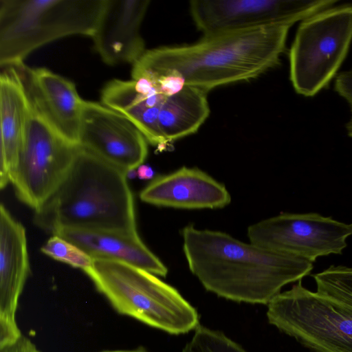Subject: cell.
<instances>
[{"label": "cell", "instance_id": "obj_9", "mask_svg": "<svg viewBox=\"0 0 352 352\" xmlns=\"http://www.w3.org/2000/svg\"><path fill=\"white\" fill-rule=\"evenodd\" d=\"M351 235L352 223L315 212L283 213L248 229L250 242L311 263L318 257L342 254Z\"/></svg>", "mask_w": 352, "mask_h": 352}, {"label": "cell", "instance_id": "obj_18", "mask_svg": "<svg viewBox=\"0 0 352 352\" xmlns=\"http://www.w3.org/2000/svg\"><path fill=\"white\" fill-rule=\"evenodd\" d=\"M100 98L101 103L129 119L148 143L160 150L169 145L159 126L160 111L166 97L142 93L133 79H113L105 84Z\"/></svg>", "mask_w": 352, "mask_h": 352}, {"label": "cell", "instance_id": "obj_8", "mask_svg": "<svg viewBox=\"0 0 352 352\" xmlns=\"http://www.w3.org/2000/svg\"><path fill=\"white\" fill-rule=\"evenodd\" d=\"M78 149V145L55 131L30 101L24 143L12 181L19 200L38 210L65 177Z\"/></svg>", "mask_w": 352, "mask_h": 352}, {"label": "cell", "instance_id": "obj_17", "mask_svg": "<svg viewBox=\"0 0 352 352\" xmlns=\"http://www.w3.org/2000/svg\"><path fill=\"white\" fill-rule=\"evenodd\" d=\"M87 253L93 259H107L128 264L166 276V266L144 243L138 233L60 229L53 233Z\"/></svg>", "mask_w": 352, "mask_h": 352}, {"label": "cell", "instance_id": "obj_3", "mask_svg": "<svg viewBox=\"0 0 352 352\" xmlns=\"http://www.w3.org/2000/svg\"><path fill=\"white\" fill-rule=\"evenodd\" d=\"M126 173L78 146L65 177L35 211L34 222L60 229L136 233L134 202Z\"/></svg>", "mask_w": 352, "mask_h": 352}, {"label": "cell", "instance_id": "obj_22", "mask_svg": "<svg viewBox=\"0 0 352 352\" xmlns=\"http://www.w3.org/2000/svg\"><path fill=\"white\" fill-rule=\"evenodd\" d=\"M182 352H246L219 331L198 326Z\"/></svg>", "mask_w": 352, "mask_h": 352}, {"label": "cell", "instance_id": "obj_14", "mask_svg": "<svg viewBox=\"0 0 352 352\" xmlns=\"http://www.w3.org/2000/svg\"><path fill=\"white\" fill-rule=\"evenodd\" d=\"M15 67L36 111L64 138L78 145L84 100L75 84L47 68H30L24 64Z\"/></svg>", "mask_w": 352, "mask_h": 352}, {"label": "cell", "instance_id": "obj_12", "mask_svg": "<svg viewBox=\"0 0 352 352\" xmlns=\"http://www.w3.org/2000/svg\"><path fill=\"white\" fill-rule=\"evenodd\" d=\"M30 272L25 228L7 208L0 206V347L14 342L22 333L16 314Z\"/></svg>", "mask_w": 352, "mask_h": 352}, {"label": "cell", "instance_id": "obj_7", "mask_svg": "<svg viewBox=\"0 0 352 352\" xmlns=\"http://www.w3.org/2000/svg\"><path fill=\"white\" fill-rule=\"evenodd\" d=\"M269 322L313 352H352V309L301 280L268 304Z\"/></svg>", "mask_w": 352, "mask_h": 352}, {"label": "cell", "instance_id": "obj_5", "mask_svg": "<svg viewBox=\"0 0 352 352\" xmlns=\"http://www.w3.org/2000/svg\"><path fill=\"white\" fill-rule=\"evenodd\" d=\"M104 0H0V66L70 35L92 36Z\"/></svg>", "mask_w": 352, "mask_h": 352}, {"label": "cell", "instance_id": "obj_25", "mask_svg": "<svg viewBox=\"0 0 352 352\" xmlns=\"http://www.w3.org/2000/svg\"><path fill=\"white\" fill-rule=\"evenodd\" d=\"M137 175L140 179H153L154 171L153 168L146 164H142L137 168Z\"/></svg>", "mask_w": 352, "mask_h": 352}, {"label": "cell", "instance_id": "obj_19", "mask_svg": "<svg viewBox=\"0 0 352 352\" xmlns=\"http://www.w3.org/2000/svg\"><path fill=\"white\" fill-rule=\"evenodd\" d=\"M206 93L186 85L180 92L166 98L160 111L159 126L169 144L195 133L205 122L210 113Z\"/></svg>", "mask_w": 352, "mask_h": 352}, {"label": "cell", "instance_id": "obj_23", "mask_svg": "<svg viewBox=\"0 0 352 352\" xmlns=\"http://www.w3.org/2000/svg\"><path fill=\"white\" fill-rule=\"evenodd\" d=\"M334 89L349 106L351 116L346 124L347 135L352 138V68L336 76Z\"/></svg>", "mask_w": 352, "mask_h": 352}, {"label": "cell", "instance_id": "obj_16", "mask_svg": "<svg viewBox=\"0 0 352 352\" xmlns=\"http://www.w3.org/2000/svg\"><path fill=\"white\" fill-rule=\"evenodd\" d=\"M0 75V187L12 183L23 146L30 100L16 67H2Z\"/></svg>", "mask_w": 352, "mask_h": 352}, {"label": "cell", "instance_id": "obj_13", "mask_svg": "<svg viewBox=\"0 0 352 352\" xmlns=\"http://www.w3.org/2000/svg\"><path fill=\"white\" fill-rule=\"evenodd\" d=\"M149 4L148 0H104L91 36L104 63L133 65L145 53L140 30Z\"/></svg>", "mask_w": 352, "mask_h": 352}, {"label": "cell", "instance_id": "obj_21", "mask_svg": "<svg viewBox=\"0 0 352 352\" xmlns=\"http://www.w3.org/2000/svg\"><path fill=\"white\" fill-rule=\"evenodd\" d=\"M41 251L56 261L83 271L90 267L94 261L80 248L58 235L50 237L41 248Z\"/></svg>", "mask_w": 352, "mask_h": 352}, {"label": "cell", "instance_id": "obj_10", "mask_svg": "<svg viewBox=\"0 0 352 352\" xmlns=\"http://www.w3.org/2000/svg\"><path fill=\"white\" fill-rule=\"evenodd\" d=\"M335 0H194L190 12L204 35L276 24L293 25L330 8Z\"/></svg>", "mask_w": 352, "mask_h": 352}, {"label": "cell", "instance_id": "obj_1", "mask_svg": "<svg viewBox=\"0 0 352 352\" xmlns=\"http://www.w3.org/2000/svg\"><path fill=\"white\" fill-rule=\"evenodd\" d=\"M182 234L191 272L207 290L232 300L268 304L283 286L301 280L314 268L311 262L223 232L189 224Z\"/></svg>", "mask_w": 352, "mask_h": 352}, {"label": "cell", "instance_id": "obj_20", "mask_svg": "<svg viewBox=\"0 0 352 352\" xmlns=\"http://www.w3.org/2000/svg\"><path fill=\"white\" fill-rule=\"evenodd\" d=\"M316 292L327 295L352 309V267L331 265L313 275Z\"/></svg>", "mask_w": 352, "mask_h": 352}, {"label": "cell", "instance_id": "obj_6", "mask_svg": "<svg viewBox=\"0 0 352 352\" xmlns=\"http://www.w3.org/2000/svg\"><path fill=\"white\" fill-rule=\"evenodd\" d=\"M352 41V5L318 12L302 21L289 51L295 91L310 97L326 87L344 61Z\"/></svg>", "mask_w": 352, "mask_h": 352}, {"label": "cell", "instance_id": "obj_11", "mask_svg": "<svg viewBox=\"0 0 352 352\" xmlns=\"http://www.w3.org/2000/svg\"><path fill=\"white\" fill-rule=\"evenodd\" d=\"M147 140L122 113L102 103L84 100L78 145L126 173L143 164Z\"/></svg>", "mask_w": 352, "mask_h": 352}, {"label": "cell", "instance_id": "obj_26", "mask_svg": "<svg viewBox=\"0 0 352 352\" xmlns=\"http://www.w3.org/2000/svg\"><path fill=\"white\" fill-rule=\"evenodd\" d=\"M100 352H146L144 350H114V351H104Z\"/></svg>", "mask_w": 352, "mask_h": 352}, {"label": "cell", "instance_id": "obj_4", "mask_svg": "<svg viewBox=\"0 0 352 352\" xmlns=\"http://www.w3.org/2000/svg\"><path fill=\"white\" fill-rule=\"evenodd\" d=\"M117 312L171 334L199 326L197 311L172 286L123 263L94 259L84 271Z\"/></svg>", "mask_w": 352, "mask_h": 352}, {"label": "cell", "instance_id": "obj_2", "mask_svg": "<svg viewBox=\"0 0 352 352\" xmlns=\"http://www.w3.org/2000/svg\"><path fill=\"white\" fill-rule=\"evenodd\" d=\"M290 24L217 32L194 44L146 50L132 68L163 73L174 69L186 85L206 91L258 77L280 62Z\"/></svg>", "mask_w": 352, "mask_h": 352}, {"label": "cell", "instance_id": "obj_15", "mask_svg": "<svg viewBox=\"0 0 352 352\" xmlns=\"http://www.w3.org/2000/svg\"><path fill=\"white\" fill-rule=\"evenodd\" d=\"M140 197L157 206L188 210L223 208L231 201L223 184L197 168L186 166L154 177Z\"/></svg>", "mask_w": 352, "mask_h": 352}, {"label": "cell", "instance_id": "obj_24", "mask_svg": "<svg viewBox=\"0 0 352 352\" xmlns=\"http://www.w3.org/2000/svg\"><path fill=\"white\" fill-rule=\"evenodd\" d=\"M0 352H41L28 338L21 336L14 342L0 347Z\"/></svg>", "mask_w": 352, "mask_h": 352}]
</instances>
